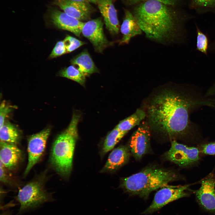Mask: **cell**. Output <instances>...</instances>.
<instances>
[{"label":"cell","instance_id":"4dcf8cb0","mask_svg":"<svg viewBox=\"0 0 215 215\" xmlns=\"http://www.w3.org/2000/svg\"><path fill=\"white\" fill-rule=\"evenodd\" d=\"M79 1L82 2L90 4L91 3L96 4L98 0H72Z\"/></svg>","mask_w":215,"mask_h":215},{"label":"cell","instance_id":"2e32d148","mask_svg":"<svg viewBox=\"0 0 215 215\" xmlns=\"http://www.w3.org/2000/svg\"><path fill=\"white\" fill-rule=\"evenodd\" d=\"M22 153L16 145L0 141V162L10 170L14 169L21 160Z\"/></svg>","mask_w":215,"mask_h":215},{"label":"cell","instance_id":"f546056e","mask_svg":"<svg viewBox=\"0 0 215 215\" xmlns=\"http://www.w3.org/2000/svg\"><path fill=\"white\" fill-rule=\"evenodd\" d=\"M0 162V182L5 184L8 183L9 182V176L5 169L6 168L1 162Z\"/></svg>","mask_w":215,"mask_h":215},{"label":"cell","instance_id":"f1b7e54d","mask_svg":"<svg viewBox=\"0 0 215 215\" xmlns=\"http://www.w3.org/2000/svg\"><path fill=\"white\" fill-rule=\"evenodd\" d=\"M201 152L206 155H215V142L202 145L201 146Z\"/></svg>","mask_w":215,"mask_h":215},{"label":"cell","instance_id":"8fae6325","mask_svg":"<svg viewBox=\"0 0 215 215\" xmlns=\"http://www.w3.org/2000/svg\"><path fill=\"white\" fill-rule=\"evenodd\" d=\"M150 129L148 125L142 122L132 135L129 146L130 153L137 160L140 159L150 148Z\"/></svg>","mask_w":215,"mask_h":215},{"label":"cell","instance_id":"e0dca14e","mask_svg":"<svg viewBox=\"0 0 215 215\" xmlns=\"http://www.w3.org/2000/svg\"><path fill=\"white\" fill-rule=\"evenodd\" d=\"M120 29L122 36L119 43L120 44L128 43L131 38L140 35L142 32L132 13L128 10H125Z\"/></svg>","mask_w":215,"mask_h":215},{"label":"cell","instance_id":"ffe728a7","mask_svg":"<svg viewBox=\"0 0 215 215\" xmlns=\"http://www.w3.org/2000/svg\"><path fill=\"white\" fill-rule=\"evenodd\" d=\"M145 116V112L138 109L131 115L120 122L116 127L121 131L127 132L139 125Z\"/></svg>","mask_w":215,"mask_h":215},{"label":"cell","instance_id":"4fadbf2b","mask_svg":"<svg viewBox=\"0 0 215 215\" xmlns=\"http://www.w3.org/2000/svg\"><path fill=\"white\" fill-rule=\"evenodd\" d=\"M53 5L68 15L80 21L88 19L92 11L90 4L72 0H53Z\"/></svg>","mask_w":215,"mask_h":215},{"label":"cell","instance_id":"4316f807","mask_svg":"<svg viewBox=\"0 0 215 215\" xmlns=\"http://www.w3.org/2000/svg\"><path fill=\"white\" fill-rule=\"evenodd\" d=\"M67 53L63 41L57 42L51 53L49 59H52L59 56Z\"/></svg>","mask_w":215,"mask_h":215},{"label":"cell","instance_id":"6da1fadb","mask_svg":"<svg viewBox=\"0 0 215 215\" xmlns=\"http://www.w3.org/2000/svg\"><path fill=\"white\" fill-rule=\"evenodd\" d=\"M198 103L194 96L187 91L162 90L148 105L149 125L156 131L171 139L189 135L194 130L190 113Z\"/></svg>","mask_w":215,"mask_h":215},{"label":"cell","instance_id":"d4e9b609","mask_svg":"<svg viewBox=\"0 0 215 215\" xmlns=\"http://www.w3.org/2000/svg\"><path fill=\"white\" fill-rule=\"evenodd\" d=\"M149 0H122L128 5L136 4L140 2ZM170 5L183 8L188 7L190 0H154Z\"/></svg>","mask_w":215,"mask_h":215},{"label":"cell","instance_id":"5b68a950","mask_svg":"<svg viewBox=\"0 0 215 215\" xmlns=\"http://www.w3.org/2000/svg\"><path fill=\"white\" fill-rule=\"evenodd\" d=\"M15 199L20 205L18 214L53 201L50 194L45 190L43 182L39 179L29 182L20 189Z\"/></svg>","mask_w":215,"mask_h":215},{"label":"cell","instance_id":"ac0fdd59","mask_svg":"<svg viewBox=\"0 0 215 215\" xmlns=\"http://www.w3.org/2000/svg\"><path fill=\"white\" fill-rule=\"evenodd\" d=\"M70 63L85 76L99 72L86 50H83L73 58L71 60Z\"/></svg>","mask_w":215,"mask_h":215},{"label":"cell","instance_id":"9a60e30c","mask_svg":"<svg viewBox=\"0 0 215 215\" xmlns=\"http://www.w3.org/2000/svg\"><path fill=\"white\" fill-rule=\"evenodd\" d=\"M130 152L128 146L121 145L114 149L110 154L101 173L114 172L128 161Z\"/></svg>","mask_w":215,"mask_h":215},{"label":"cell","instance_id":"ba28073f","mask_svg":"<svg viewBox=\"0 0 215 215\" xmlns=\"http://www.w3.org/2000/svg\"><path fill=\"white\" fill-rule=\"evenodd\" d=\"M190 185L168 186L161 188L155 194L150 205L142 214L147 215L159 211L169 203L189 195L186 191Z\"/></svg>","mask_w":215,"mask_h":215},{"label":"cell","instance_id":"cb8c5ba5","mask_svg":"<svg viewBox=\"0 0 215 215\" xmlns=\"http://www.w3.org/2000/svg\"><path fill=\"white\" fill-rule=\"evenodd\" d=\"M196 50L207 55L208 39L207 36L202 33L196 24Z\"/></svg>","mask_w":215,"mask_h":215},{"label":"cell","instance_id":"603a6c76","mask_svg":"<svg viewBox=\"0 0 215 215\" xmlns=\"http://www.w3.org/2000/svg\"><path fill=\"white\" fill-rule=\"evenodd\" d=\"M59 76L75 81L84 86L86 76L73 65L61 70L58 73Z\"/></svg>","mask_w":215,"mask_h":215},{"label":"cell","instance_id":"277c9868","mask_svg":"<svg viewBox=\"0 0 215 215\" xmlns=\"http://www.w3.org/2000/svg\"><path fill=\"white\" fill-rule=\"evenodd\" d=\"M80 117L79 113H73L68 127L58 136L52 147L50 163L64 178L69 177L72 169L75 147L78 137L77 125Z\"/></svg>","mask_w":215,"mask_h":215},{"label":"cell","instance_id":"d6986e66","mask_svg":"<svg viewBox=\"0 0 215 215\" xmlns=\"http://www.w3.org/2000/svg\"><path fill=\"white\" fill-rule=\"evenodd\" d=\"M20 139L19 131L17 128L10 122L4 123L0 128V141L17 145Z\"/></svg>","mask_w":215,"mask_h":215},{"label":"cell","instance_id":"3957f363","mask_svg":"<svg viewBox=\"0 0 215 215\" xmlns=\"http://www.w3.org/2000/svg\"><path fill=\"white\" fill-rule=\"evenodd\" d=\"M174 171L150 166L122 180L120 187L130 196H136L146 200L150 194L158 189L169 186L179 179Z\"/></svg>","mask_w":215,"mask_h":215},{"label":"cell","instance_id":"484cf974","mask_svg":"<svg viewBox=\"0 0 215 215\" xmlns=\"http://www.w3.org/2000/svg\"><path fill=\"white\" fill-rule=\"evenodd\" d=\"M63 41L67 53H70L75 50L86 43L69 35L66 37Z\"/></svg>","mask_w":215,"mask_h":215},{"label":"cell","instance_id":"30bf717a","mask_svg":"<svg viewBox=\"0 0 215 215\" xmlns=\"http://www.w3.org/2000/svg\"><path fill=\"white\" fill-rule=\"evenodd\" d=\"M103 25L101 18H97L84 23L82 31L83 35L90 41L95 50L100 53L110 44L104 34Z\"/></svg>","mask_w":215,"mask_h":215},{"label":"cell","instance_id":"1f68e13d","mask_svg":"<svg viewBox=\"0 0 215 215\" xmlns=\"http://www.w3.org/2000/svg\"><path fill=\"white\" fill-rule=\"evenodd\" d=\"M0 215H10V214L7 212H2Z\"/></svg>","mask_w":215,"mask_h":215},{"label":"cell","instance_id":"7402d4cb","mask_svg":"<svg viewBox=\"0 0 215 215\" xmlns=\"http://www.w3.org/2000/svg\"><path fill=\"white\" fill-rule=\"evenodd\" d=\"M188 8L198 14H215V0H190Z\"/></svg>","mask_w":215,"mask_h":215},{"label":"cell","instance_id":"5bb4252c","mask_svg":"<svg viewBox=\"0 0 215 215\" xmlns=\"http://www.w3.org/2000/svg\"><path fill=\"white\" fill-rule=\"evenodd\" d=\"M98 7L103 17L106 28L112 34L116 35L119 29L116 10L113 0H98Z\"/></svg>","mask_w":215,"mask_h":215},{"label":"cell","instance_id":"44dd1931","mask_svg":"<svg viewBox=\"0 0 215 215\" xmlns=\"http://www.w3.org/2000/svg\"><path fill=\"white\" fill-rule=\"evenodd\" d=\"M127 132L121 131L116 127L107 136L101 151L103 157L107 152L113 149Z\"/></svg>","mask_w":215,"mask_h":215},{"label":"cell","instance_id":"7a4b0ae2","mask_svg":"<svg viewBox=\"0 0 215 215\" xmlns=\"http://www.w3.org/2000/svg\"><path fill=\"white\" fill-rule=\"evenodd\" d=\"M132 13L147 38L165 44L179 39L186 23L194 17L184 8L154 0L136 4Z\"/></svg>","mask_w":215,"mask_h":215},{"label":"cell","instance_id":"7c38bea8","mask_svg":"<svg viewBox=\"0 0 215 215\" xmlns=\"http://www.w3.org/2000/svg\"><path fill=\"white\" fill-rule=\"evenodd\" d=\"M198 203L203 209L215 213V175L211 173L201 181L200 188L194 191Z\"/></svg>","mask_w":215,"mask_h":215},{"label":"cell","instance_id":"9c48e42d","mask_svg":"<svg viewBox=\"0 0 215 215\" xmlns=\"http://www.w3.org/2000/svg\"><path fill=\"white\" fill-rule=\"evenodd\" d=\"M50 132V128L45 129L33 134L28 139V160L24 174L26 175L39 162L44 151L47 142Z\"/></svg>","mask_w":215,"mask_h":215},{"label":"cell","instance_id":"83f0119b","mask_svg":"<svg viewBox=\"0 0 215 215\" xmlns=\"http://www.w3.org/2000/svg\"><path fill=\"white\" fill-rule=\"evenodd\" d=\"M12 109V106L7 105L5 102L1 103L0 107V128L4 124L6 116Z\"/></svg>","mask_w":215,"mask_h":215},{"label":"cell","instance_id":"8992f818","mask_svg":"<svg viewBox=\"0 0 215 215\" xmlns=\"http://www.w3.org/2000/svg\"><path fill=\"white\" fill-rule=\"evenodd\" d=\"M47 24L58 29L70 31L80 37L84 22L68 15L52 5L47 7L45 14Z\"/></svg>","mask_w":215,"mask_h":215},{"label":"cell","instance_id":"52a82bcc","mask_svg":"<svg viewBox=\"0 0 215 215\" xmlns=\"http://www.w3.org/2000/svg\"><path fill=\"white\" fill-rule=\"evenodd\" d=\"M164 156L167 160L180 167H186L198 162L199 159V151L196 147L188 146L174 140Z\"/></svg>","mask_w":215,"mask_h":215}]
</instances>
